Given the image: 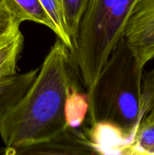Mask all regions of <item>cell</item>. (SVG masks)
<instances>
[{
	"label": "cell",
	"mask_w": 154,
	"mask_h": 155,
	"mask_svg": "<svg viewBox=\"0 0 154 155\" xmlns=\"http://www.w3.org/2000/svg\"><path fill=\"white\" fill-rule=\"evenodd\" d=\"M69 48L57 39L19 101L0 118L4 154L45 142L67 126L66 104L75 84Z\"/></svg>",
	"instance_id": "cell-1"
},
{
	"label": "cell",
	"mask_w": 154,
	"mask_h": 155,
	"mask_svg": "<svg viewBox=\"0 0 154 155\" xmlns=\"http://www.w3.org/2000/svg\"><path fill=\"white\" fill-rule=\"evenodd\" d=\"M18 22L6 11L0 2V41L8 36L14 30L20 28Z\"/></svg>",
	"instance_id": "cell-14"
},
{
	"label": "cell",
	"mask_w": 154,
	"mask_h": 155,
	"mask_svg": "<svg viewBox=\"0 0 154 155\" xmlns=\"http://www.w3.org/2000/svg\"><path fill=\"white\" fill-rule=\"evenodd\" d=\"M24 42V35L20 28L0 41V82L17 74V64Z\"/></svg>",
	"instance_id": "cell-8"
},
{
	"label": "cell",
	"mask_w": 154,
	"mask_h": 155,
	"mask_svg": "<svg viewBox=\"0 0 154 155\" xmlns=\"http://www.w3.org/2000/svg\"><path fill=\"white\" fill-rule=\"evenodd\" d=\"M0 2L19 24L32 21L46 26L54 33L55 32L49 15L39 0H0Z\"/></svg>",
	"instance_id": "cell-6"
},
{
	"label": "cell",
	"mask_w": 154,
	"mask_h": 155,
	"mask_svg": "<svg viewBox=\"0 0 154 155\" xmlns=\"http://www.w3.org/2000/svg\"><path fill=\"white\" fill-rule=\"evenodd\" d=\"M59 2L65 28L75 49L80 24L89 0H59Z\"/></svg>",
	"instance_id": "cell-10"
},
{
	"label": "cell",
	"mask_w": 154,
	"mask_h": 155,
	"mask_svg": "<svg viewBox=\"0 0 154 155\" xmlns=\"http://www.w3.org/2000/svg\"><path fill=\"white\" fill-rule=\"evenodd\" d=\"M124 38L138 70L154 58V0H137L125 27Z\"/></svg>",
	"instance_id": "cell-4"
},
{
	"label": "cell",
	"mask_w": 154,
	"mask_h": 155,
	"mask_svg": "<svg viewBox=\"0 0 154 155\" xmlns=\"http://www.w3.org/2000/svg\"><path fill=\"white\" fill-rule=\"evenodd\" d=\"M88 110L87 95L80 93L76 84L72 85L67 96L66 104V117L67 125L79 127L84 121Z\"/></svg>",
	"instance_id": "cell-11"
},
{
	"label": "cell",
	"mask_w": 154,
	"mask_h": 155,
	"mask_svg": "<svg viewBox=\"0 0 154 155\" xmlns=\"http://www.w3.org/2000/svg\"><path fill=\"white\" fill-rule=\"evenodd\" d=\"M39 69L16 74L0 82V118L25 94Z\"/></svg>",
	"instance_id": "cell-7"
},
{
	"label": "cell",
	"mask_w": 154,
	"mask_h": 155,
	"mask_svg": "<svg viewBox=\"0 0 154 155\" xmlns=\"http://www.w3.org/2000/svg\"><path fill=\"white\" fill-rule=\"evenodd\" d=\"M127 154H154V110L141 120Z\"/></svg>",
	"instance_id": "cell-9"
},
{
	"label": "cell",
	"mask_w": 154,
	"mask_h": 155,
	"mask_svg": "<svg viewBox=\"0 0 154 155\" xmlns=\"http://www.w3.org/2000/svg\"><path fill=\"white\" fill-rule=\"evenodd\" d=\"M143 74L137 68L123 36L110 54L93 89L87 93L91 126L111 129L126 142L128 148L143 119Z\"/></svg>",
	"instance_id": "cell-2"
},
{
	"label": "cell",
	"mask_w": 154,
	"mask_h": 155,
	"mask_svg": "<svg viewBox=\"0 0 154 155\" xmlns=\"http://www.w3.org/2000/svg\"><path fill=\"white\" fill-rule=\"evenodd\" d=\"M137 0H89L71 54L87 93L93 89L110 54L124 36Z\"/></svg>",
	"instance_id": "cell-3"
},
{
	"label": "cell",
	"mask_w": 154,
	"mask_h": 155,
	"mask_svg": "<svg viewBox=\"0 0 154 155\" xmlns=\"http://www.w3.org/2000/svg\"><path fill=\"white\" fill-rule=\"evenodd\" d=\"M48 15H49L54 27L55 33L58 39L69 48L71 54L74 50L73 45L66 32L63 23V15L59 0H39Z\"/></svg>",
	"instance_id": "cell-12"
},
{
	"label": "cell",
	"mask_w": 154,
	"mask_h": 155,
	"mask_svg": "<svg viewBox=\"0 0 154 155\" xmlns=\"http://www.w3.org/2000/svg\"><path fill=\"white\" fill-rule=\"evenodd\" d=\"M154 110V68L143 74L141 83V113L144 117Z\"/></svg>",
	"instance_id": "cell-13"
},
{
	"label": "cell",
	"mask_w": 154,
	"mask_h": 155,
	"mask_svg": "<svg viewBox=\"0 0 154 155\" xmlns=\"http://www.w3.org/2000/svg\"><path fill=\"white\" fill-rule=\"evenodd\" d=\"M101 154L92 142L88 130L67 125L48 140L16 150L13 155Z\"/></svg>",
	"instance_id": "cell-5"
}]
</instances>
